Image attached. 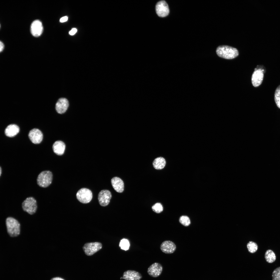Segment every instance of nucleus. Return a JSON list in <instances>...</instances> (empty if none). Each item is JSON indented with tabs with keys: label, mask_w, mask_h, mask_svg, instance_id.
<instances>
[{
	"label": "nucleus",
	"mask_w": 280,
	"mask_h": 280,
	"mask_svg": "<svg viewBox=\"0 0 280 280\" xmlns=\"http://www.w3.org/2000/svg\"><path fill=\"white\" fill-rule=\"evenodd\" d=\"M217 55L220 57L226 59H232L237 57L239 54L237 49L227 45L218 46L216 50Z\"/></svg>",
	"instance_id": "obj_1"
},
{
	"label": "nucleus",
	"mask_w": 280,
	"mask_h": 280,
	"mask_svg": "<svg viewBox=\"0 0 280 280\" xmlns=\"http://www.w3.org/2000/svg\"><path fill=\"white\" fill-rule=\"evenodd\" d=\"M6 224L8 233L11 237L18 236L20 233V224L15 219L8 217L6 220Z\"/></svg>",
	"instance_id": "obj_2"
},
{
	"label": "nucleus",
	"mask_w": 280,
	"mask_h": 280,
	"mask_svg": "<svg viewBox=\"0 0 280 280\" xmlns=\"http://www.w3.org/2000/svg\"><path fill=\"white\" fill-rule=\"evenodd\" d=\"M53 179V174L49 171H44L41 172L37 179L38 184L40 187L45 188L49 186L51 183Z\"/></svg>",
	"instance_id": "obj_3"
},
{
	"label": "nucleus",
	"mask_w": 280,
	"mask_h": 280,
	"mask_svg": "<svg viewBox=\"0 0 280 280\" xmlns=\"http://www.w3.org/2000/svg\"><path fill=\"white\" fill-rule=\"evenodd\" d=\"M22 207L24 211L30 215L33 214L37 209V201L32 197H27L23 202Z\"/></svg>",
	"instance_id": "obj_4"
},
{
	"label": "nucleus",
	"mask_w": 280,
	"mask_h": 280,
	"mask_svg": "<svg viewBox=\"0 0 280 280\" xmlns=\"http://www.w3.org/2000/svg\"><path fill=\"white\" fill-rule=\"evenodd\" d=\"M92 196L91 191L86 188H81L78 191L76 194L78 200L83 204L89 203L92 200Z\"/></svg>",
	"instance_id": "obj_5"
},
{
	"label": "nucleus",
	"mask_w": 280,
	"mask_h": 280,
	"mask_svg": "<svg viewBox=\"0 0 280 280\" xmlns=\"http://www.w3.org/2000/svg\"><path fill=\"white\" fill-rule=\"evenodd\" d=\"M102 248V244L100 242H96L86 243L83 247V249L87 255L91 256Z\"/></svg>",
	"instance_id": "obj_6"
},
{
	"label": "nucleus",
	"mask_w": 280,
	"mask_h": 280,
	"mask_svg": "<svg viewBox=\"0 0 280 280\" xmlns=\"http://www.w3.org/2000/svg\"><path fill=\"white\" fill-rule=\"evenodd\" d=\"M156 10L158 15L161 17H164L168 15L169 12L168 6L164 1L158 2L156 6Z\"/></svg>",
	"instance_id": "obj_7"
},
{
	"label": "nucleus",
	"mask_w": 280,
	"mask_h": 280,
	"mask_svg": "<svg viewBox=\"0 0 280 280\" xmlns=\"http://www.w3.org/2000/svg\"><path fill=\"white\" fill-rule=\"evenodd\" d=\"M110 192L107 190L101 191L98 195V200L100 205L102 206H107L109 203L111 198Z\"/></svg>",
	"instance_id": "obj_8"
},
{
	"label": "nucleus",
	"mask_w": 280,
	"mask_h": 280,
	"mask_svg": "<svg viewBox=\"0 0 280 280\" xmlns=\"http://www.w3.org/2000/svg\"><path fill=\"white\" fill-rule=\"evenodd\" d=\"M264 70L261 68L256 69L251 77V82L254 86L256 87L262 83L264 76Z\"/></svg>",
	"instance_id": "obj_9"
},
{
	"label": "nucleus",
	"mask_w": 280,
	"mask_h": 280,
	"mask_svg": "<svg viewBox=\"0 0 280 280\" xmlns=\"http://www.w3.org/2000/svg\"><path fill=\"white\" fill-rule=\"evenodd\" d=\"M163 269V267L160 264L155 262L149 267L148 269L147 272L151 276L156 277L161 274Z\"/></svg>",
	"instance_id": "obj_10"
},
{
	"label": "nucleus",
	"mask_w": 280,
	"mask_h": 280,
	"mask_svg": "<svg viewBox=\"0 0 280 280\" xmlns=\"http://www.w3.org/2000/svg\"><path fill=\"white\" fill-rule=\"evenodd\" d=\"M29 137L33 143L38 144L40 143L43 138V134L41 131L37 129H33L30 131Z\"/></svg>",
	"instance_id": "obj_11"
},
{
	"label": "nucleus",
	"mask_w": 280,
	"mask_h": 280,
	"mask_svg": "<svg viewBox=\"0 0 280 280\" xmlns=\"http://www.w3.org/2000/svg\"><path fill=\"white\" fill-rule=\"evenodd\" d=\"M43 27L41 22L39 20L34 21L31 26V32L32 34L35 37L40 36L43 31Z\"/></svg>",
	"instance_id": "obj_12"
},
{
	"label": "nucleus",
	"mask_w": 280,
	"mask_h": 280,
	"mask_svg": "<svg viewBox=\"0 0 280 280\" xmlns=\"http://www.w3.org/2000/svg\"><path fill=\"white\" fill-rule=\"evenodd\" d=\"M176 246L172 241L166 240L163 241L160 245V250L163 253L167 254L173 253L176 249Z\"/></svg>",
	"instance_id": "obj_13"
},
{
	"label": "nucleus",
	"mask_w": 280,
	"mask_h": 280,
	"mask_svg": "<svg viewBox=\"0 0 280 280\" xmlns=\"http://www.w3.org/2000/svg\"><path fill=\"white\" fill-rule=\"evenodd\" d=\"M69 105V102L66 98H59L55 104V109L59 114H62L65 112L67 110Z\"/></svg>",
	"instance_id": "obj_14"
},
{
	"label": "nucleus",
	"mask_w": 280,
	"mask_h": 280,
	"mask_svg": "<svg viewBox=\"0 0 280 280\" xmlns=\"http://www.w3.org/2000/svg\"><path fill=\"white\" fill-rule=\"evenodd\" d=\"M123 279L125 280H140L142 277L141 274L135 271L128 270L124 271L123 275Z\"/></svg>",
	"instance_id": "obj_15"
},
{
	"label": "nucleus",
	"mask_w": 280,
	"mask_h": 280,
	"mask_svg": "<svg viewBox=\"0 0 280 280\" xmlns=\"http://www.w3.org/2000/svg\"><path fill=\"white\" fill-rule=\"evenodd\" d=\"M111 182L113 187L117 192L121 193L123 191L124 183L121 178L118 177H114L111 179Z\"/></svg>",
	"instance_id": "obj_16"
},
{
	"label": "nucleus",
	"mask_w": 280,
	"mask_h": 280,
	"mask_svg": "<svg viewBox=\"0 0 280 280\" xmlns=\"http://www.w3.org/2000/svg\"><path fill=\"white\" fill-rule=\"evenodd\" d=\"M65 148V143L61 141L55 142L53 145V149L54 152L58 155H61L64 154Z\"/></svg>",
	"instance_id": "obj_17"
},
{
	"label": "nucleus",
	"mask_w": 280,
	"mask_h": 280,
	"mask_svg": "<svg viewBox=\"0 0 280 280\" xmlns=\"http://www.w3.org/2000/svg\"><path fill=\"white\" fill-rule=\"evenodd\" d=\"M19 127L16 125L11 124L8 125L5 130V135L7 136L12 137L16 135L19 132Z\"/></svg>",
	"instance_id": "obj_18"
},
{
	"label": "nucleus",
	"mask_w": 280,
	"mask_h": 280,
	"mask_svg": "<svg viewBox=\"0 0 280 280\" xmlns=\"http://www.w3.org/2000/svg\"><path fill=\"white\" fill-rule=\"evenodd\" d=\"M154 168L157 170H161L165 166L166 162L165 159L162 157H159L155 158L153 162Z\"/></svg>",
	"instance_id": "obj_19"
},
{
	"label": "nucleus",
	"mask_w": 280,
	"mask_h": 280,
	"mask_svg": "<svg viewBox=\"0 0 280 280\" xmlns=\"http://www.w3.org/2000/svg\"><path fill=\"white\" fill-rule=\"evenodd\" d=\"M265 258L267 262L271 263L275 261L276 256L273 251L270 249H269L267 250L265 253Z\"/></svg>",
	"instance_id": "obj_20"
},
{
	"label": "nucleus",
	"mask_w": 280,
	"mask_h": 280,
	"mask_svg": "<svg viewBox=\"0 0 280 280\" xmlns=\"http://www.w3.org/2000/svg\"><path fill=\"white\" fill-rule=\"evenodd\" d=\"M179 222L183 225L185 227L188 226L191 224V221L189 218L187 216L183 215L179 218Z\"/></svg>",
	"instance_id": "obj_21"
},
{
	"label": "nucleus",
	"mask_w": 280,
	"mask_h": 280,
	"mask_svg": "<svg viewBox=\"0 0 280 280\" xmlns=\"http://www.w3.org/2000/svg\"><path fill=\"white\" fill-rule=\"evenodd\" d=\"M247 247L249 251L251 253L255 252L257 250L258 246L255 242L249 241L247 244Z\"/></svg>",
	"instance_id": "obj_22"
},
{
	"label": "nucleus",
	"mask_w": 280,
	"mask_h": 280,
	"mask_svg": "<svg viewBox=\"0 0 280 280\" xmlns=\"http://www.w3.org/2000/svg\"><path fill=\"white\" fill-rule=\"evenodd\" d=\"M274 99L277 106L280 108V85L276 89L274 94Z\"/></svg>",
	"instance_id": "obj_23"
},
{
	"label": "nucleus",
	"mask_w": 280,
	"mask_h": 280,
	"mask_svg": "<svg viewBox=\"0 0 280 280\" xmlns=\"http://www.w3.org/2000/svg\"><path fill=\"white\" fill-rule=\"evenodd\" d=\"M119 246L121 249L125 250H128L130 247V243L127 239H123L121 240Z\"/></svg>",
	"instance_id": "obj_24"
},
{
	"label": "nucleus",
	"mask_w": 280,
	"mask_h": 280,
	"mask_svg": "<svg viewBox=\"0 0 280 280\" xmlns=\"http://www.w3.org/2000/svg\"><path fill=\"white\" fill-rule=\"evenodd\" d=\"M152 209L154 212L157 213L162 212L163 209L162 205L160 203L155 204L152 206Z\"/></svg>",
	"instance_id": "obj_25"
},
{
	"label": "nucleus",
	"mask_w": 280,
	"mask_h": 280,
	"mask_svg": "<svg viewBox=\"0 0 280 280\" xmlns=\"http://www.w3.org/2000/svg\"><path fill=\"white\" fill-rule=\"evenodd\" d=\"M272 280H280V267L275 269L272 275Z\"/></svg>",
	"instance_id": "obj_26"
},
{
	"label": "nucleus",
	"mask_w": 280,
	"mask_h": 280,
	"mask_svg": "<svg viewBox=\"0 0 280 280\" xmlns=\"http://www.w3.org/2000/svg\"><path fill=\"white\" fill-rule=\"evenodd\" d=\"M77 32V29L75 28H73L69 32V34L71 35H74Z\"/></svg>",
	"instance_id": "obj_27"
},
{
	"label": "nucleus",
	"mask_w": 280,
	"mask_h": 280,
	"mask_svg": "<svg viewBox=\"0 0 280 280\" xmlns=\"http://www.w3.org/2000/svg\"><path fill=\"white\" fill-rule=\"evenodd\" d=\"M68 19V17L67 16H65L61 18L60 20V21L61 23H63L67 21Z\"/></svg>",
	"instance_id": "obj_28"
},
{
	"label": "nucleus",
	"mask_w": 280,
	"mask_h": 280,
	"mask_svg": "<svg viewBox=\"0 0 280 280\" xmlns=\"http://www.w3.org/2000/svg\"><path fill=\"white\" fill-rule=\"evenodd\" d=\"M4 47V45L3 43L0 41V52H1L3 50Z\"/></svg>",
	"instance_id": "obj_29"
},
{
	"label": "nucleus",
	"mask_w": 280,
	"mask_h": 280,
	"mask_svg": "<svg viewBox=\"0 0 280 280\" xmlns=\"http://www.w3.org/2000/svg\"><path fill=\"white\" fill-rule=\"evenodd\" d=\"M51 280H64L63 279L59 277H55L52 278Z\"/></svg>",
	"instance_id": "obj_30"
},
{
	"label": "nucleus",
	"mask_w": 280,
	"mask_h": 280,
	"mask_svg": "<svg viewBox=\"0 0 280 280\" xmlns=\"http://www.w3.org/2000/svg\"><path fill=\"white\" fill-rule=\"evenodd\" d=\"M0 176H1V173H2V169H1V167H0Z\"/></svg>",
	"instance_id": "obj_31"
}]
</instances>
